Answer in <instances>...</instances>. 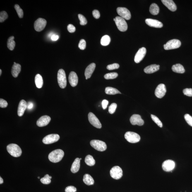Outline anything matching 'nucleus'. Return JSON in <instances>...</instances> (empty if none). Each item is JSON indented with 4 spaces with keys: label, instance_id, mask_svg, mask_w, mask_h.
Here are the masks:
<instances>
[{
    "label": "nucleus",
    "instance_id": "f257e3e1",
    "mask_svg": "<svg viewBox=\"0 0 192 192\" xmlns=\"http://www.w3.org/2000/svg\"><path fill=\"white\" fill-rule=\"evenodd\" d=\"M64 155V152L60 149L53 151L49 154V159L51 162L56 163L60 162Z\"/></svg>",
    "mask_w": 192,
    "mask_h": 192
},
{
    "label": "nucleus",
    "instance_id": "f03ea898",
    "mask_svg": "<svg viewBox=\"0 0 192 192\" xmlns=\"http://www.w3.org/2000/svg\"><path fill=\"white\" fill-rule=\"evenodd\" d=\"M6 149L9 153L14 157H18L21 155V149L16 144H9L7 146Z\"/></svg>",
    "mask_w": 192,
    "mask_h": 192
},
{
    "label": "nucleus",
    "instance_id": "7ed1b4c3",
    "mask_svg": "<svg viewBox=\"0 0 192 192\" xmlns=\"http://www.w3.org/2000/svg\"><path fill=\"white\" fill-rule=\"evenodd\" d=\"M57 80L58 84L61 88L64 89L67 85V79L66 73L64 70L60 69L57 74Z\"/></svg>",
    "mask_w": 192,
    "mask_h": 192
},
{
    "label": "nucleus",
    "instance_id": "20e7f679",
    "mask_svg": "<svg viewBox=\"0 0 192 192\" xmlns=\"http://www.w3.org/2000/svg\"><path fill=\"white\" fill-rule=\"evenodd\" d=\"M91 145L96 150L102 152L107 148V145L105 142L99 140H92L90 142Z\"/></svg>",
    "mask_w": 192,
    "mask_h": 192
},
{
    "label": "nucleus",
    "instance_id": "39448f33",
    "mask_svg": "<svg viewBox=\"0 0 192 192\" xmlns=\"http://www.w3.org/2000/svg\"><path fill=\"white\" fill-rule=\"evenodd\" d=\"M125 138L127 141L131 143H136L140 141V135L134 132L128 131L125 135Z\"/></svg>",
    "mask_w": 192,
    "mask_h": 192
},
{
    "label": "nucleus",
    "instance_id": "423d86ee",
    "mask_svg": "<svg viewBox=\"0 0 192 192\" xmlns=\"http://www.w3.org/2000/svg\"><path fill=\"white\" fill-rule=\"evenodd\" d=\"M115 23L120 31L125 32L127 30L128 26L125 19L120 16L116 17Z\"/></svg>",
    "mask_w": 192,
    "mask_h": 192
},
{
    "label": "nucleus",
    "instance_id": "0eeeda50",
    "mask_svg": "<svg viewBox=\"0 0 192 192\" xmlns=\"http://www.w3.org/2000/svg\"><path fill=\"white\" fill-rule=\"evenodd\" d=\"M181 45V41L177 39H173L168 42L164 45V49L165 50H170L178 49Z\"/></svg>",
    "mask_w": 192,
    "mask_h": 192
},
{
    "label": "nucleus",
    "instance_id": "6e6552de",
    "mask_svg": "<svg viewBox=\"0 0 192 192\" xmlns=\"http://www.w3.org/2000/svg\"><path fill=\"white\" fill-rule=\"evenodd\" d=\"M123 173L121 168L117 166L112 167L110 171L111 177L116 180L119 179L122 177Z\"/></svg>",
    "mask_w": 192,
    "mask_h": 192
},
{
    "label": "nucleus",
    "instance_id": "1a4fd4ad",
    "mask_svg": "<svg viewBox=\"0 0 192 192\" xmlns=\"http://www.w3.org/2000/svg\"><path fill=\"white\" fill-rule=\"evenodd\" d=\"M59 135L57 134H52L46 136L43 138L42 142L44 144L49 145L55 143L59 139Z\"/></svg>",
    "mask_w": 192,
    "mask_h": 192
},
{
    "label": "nucleus",
    "instance_id": "9d476101",
    "mask_svg": "<svg viewBox=\"0 0 192 192\" xmlns=\"http://www.w3.org/2000/svg\"><path fill=\"white\" fill-rule=\"evenodd\" d=\"M47 24L45 19L42 18L38 19L34 23V27L36 31L40 32L43 30Z\"/></svg>",
    "mask_w": 192,
    "mask_h": 192
},
{
    "label": "nucleus",
    "instance_id": "9b49d317",
    "mask_svg": "<svg viewBox=\"0 0 192 192\" xmlns=\"http://www.w3.org/2000/svg\"><path fill=\"white\" fill-rule=\"evenodd\" d=\"M117 12L118 14L125 19L129 20L131 18V13L127 8L118 7L117 9Z\"/></svg>",
    "mask_w": 192,
    "mask_h": 192
},
{
    "label": "nucleus",
    "instance_id": "f8f14e48",
    "mask_svg": "<svg viewBox=\"0 0 192 192\" xmlns=\"http://www.w3.org/2000/svg\"><path fill=\"white\" fill-rule=\"evenodd\" d=\"M88 117L89 122L92 126L97 128H102V124H101L100 121L93 113H89Z\"/></svg>",
    "mask_w": 192,
    "mask_h": 192
},
{
    "label": "nucleus",
    "instance_id": "ddd939ff",
    "mask_svg": "<svg viewBox=\"0 0 192 192\" xmlns=\"http://www.w3.org/2000/svg\"><path fill=\"white\" fill-rule=\"evenodd\" d=\"M167 90L166 87L163 84H160L156 88L155 94L158 98H162L165 95Z\"/></svg>",
    "mask_w": 192,
    "mask_h": 192
},
{
    "label": "nucleus",
    "instance_id": "4468645a",
    "mask_svg": "<svg viewBox=\"0 0 192 192\" xmlns=\"http://www.w3.org/2000/svg\"><path fill=\"white\" fill-rule=\"evenodd\" d=\"M146 49L145 47L140 48L135 55L134 59L135 62L138 63L141 61L146 54Z\"/></svg>",
    "mask_w": 192,
    "mask_h": 192
},
{
    "label": "nucleus",
    "instance_id": "2eb2a0df",
    "mask_svg": "<svg viewBox=\"0 0 192 192\" xmlns=\"http://www.w3.org/2000/svg\"><path fill=\"white\" fill-rule=\"evenodd\" d=\"M175 167V163L172 160H166L164 161L162 164L163 170L167 172L172 171Z\"/></svg>",
    "mask_w": 192,
    "mask_h": 192
},
{
    "label": "nucleus",
    "instance_id": "dca6fc26",
    "mask_svg": "<svg viewBox=\"0 0 192 192\" xmlns=\"http://www.w3.org/2000/svg\"><path fill=\"white\" fill-rule=\"evenodd\" d=\"M130 121L133 125H138L141 126L143 125L144 121L142 119L141 116L138 114H134L131 116L130 119Z\"/></svg>",
    "mask_w": 192,
    "mask_h": 192
},
{
    "label": "nucleus",
    "instance_id": "f3484780",
    "mask_svg": "<svg viewBox=\"0 0 192 192\" xmlns=\"http://www.w3.org/2000/svg\"><path fill=\"white\" fill-rule=\"evenodd\" d=\"M145 22L147 25L150 27L155 28H162L163 27L162 23L157 20L147 19L145 20Z\"/></svg>",
    "mask_w": 192,
    "mask_h": 192
},
{
    "label": "nucleus",
    "instance_id": "a211bd4d",
    "mask_svg": "<svg viewBox=\"0 0 192 192\" xmlns=\"http://www.w3.org/2000/svg\"><path fill=\"white\" fill-rule=\"evenodd\" d=\"M51 117L47 115L43 116L39 119L37 121V126L42 127L47 126L51 121Z\"/></svg>",
    "mask_w": 192,
    "mask_h": 192
},
{
    "label": "nucleus",
    "instance_id": "6ab92c4d",
    "mask_svg": "<svg viewBox=\"0 0 192 192\" xmlns=\"http://www.w3.org/2000/svg\"><path fill=\"white\" fill-rule=\"evenodd\" d=\"M78 78L77 74L74 72H71L69 76V83L72 87L76 86L77 85Z\"/></svg>",
    "mask_w": 192,
    "mask_h": 192
},
{
    "label": "nucleus",
    "instance_id": "aec40b11",
    "mask_svg": "<svg viewBox=\"0 0 192 192\" xmlns=\"http://www.w3.org/2000/svg\"><path fill=\"white\" fill-rule=\"evenodd\" d=\"M161 1L163 4L171 11H175L177 9V7L175 3L172 0H162Z\"/></svg>",
    "mask_w": 192,
    "mask_h": 192
},
{
    "label": "nucleus",
    "instance_id": "412c9836",
    "mask_svg": "<svg viewBox=\"0 0 192 192\" xmlns=\"http://www.w3.org/2000/svg\"><path fill=\"white\" fill-rule=\"evenodd\" d=\"M27 107V104L25 100H22L19 104L18 114L19 116H22L23 115Z\"/></svg>",
    "mask_w": 192,
    "mask_h": 192
},
{
    "label": "nucleus",
    "instance_id": "4be33fe9",
    "mask_svg": "<svg viewBox=\"0 0 192 192\" xmlns=\"http://www.w3.org/2000/svg\"><path fill=\"white\" fill-rule=\"evenodd\" d=\"M96 64L95 63H92L89 65L86 68L85 72V75L86 79L87 80L91 77L92 73L95 69Z\"/></svg>",
    "mask_w": 192,
    "mask_h": 192
},
{
    "label": "nucleus",
    "instance_id": "5701e85b",
    "mask_svg": "<svg viewBox=\"0 0 192 192\" xmlns=\"http://www.w3.org/2000/svg\"><path fill=\"white\" fill-rule=\"evenodd\" d=\"M160 66L155 64H152L145 67L144 69L145 72L147 74H151L158 71Z\"/></svg>",
    "mask_w": 192,
    "mask_h": 192
},
{
    "label": "nucleus",
    "instance_id": "b1692460",
    "mask_svg": "<svg viewBox=\"0 0 192 192\" xmlns=\"http://www.w3.org/2000/svg\"><path fill=\"white\" fill-rule=\"evenodd\" d=\"M21 70V66L18 63L14 64L11 69V74L13 77L16 78Z\"/></svg>",
    "mask_w": 192,
    "mask_h": 192
},
{
    "label": "nucleus",
    "instance_id": "393cba45",
    "mask_svg": "<svg viewBox=\"0 0 192 192\" xmlns=\"http://www.w3.org/2000/svg\"><path fill=\"white\" fill-rule=\"evenodd\" d=\"M80 159L79 158L75 159L74 162L72 164L71 168V171L73 173H75L78 172L79 170L80 167Z\"/></svg>",
    "mask_w": 192,
    "mask_h": 192
},
{
    "label": "nucleus",
    "instance_id": "a878e982",
    "mask_svg": "<svg viewBox=\"0 0 192 192\" xmlns=\"http://www.w3.org/2000/svg\"><path fill=\"white\" fill-rule=\"evenodd\" d=\"M172 70L174 72L178 73H184L185 72L184 67L180 64L174 65L172 67Z\"/></svg>",
    "mask_w": 192,
    "mask_h": 192
},
{
    "label": "nucleus",
    "instance_id": "bb28decb",
    "mask_svg": "<svg viewBox=\"0 0 192 192\" xmlns=\"http://www.w3.org/2000/svg\"><path fill=\"white\" fill-rule=\"evenodd\" d=\"M83 181L84 183L88 186L93 185L94 183L93 178L89 174H85L84 175Z\"/></svg>",
    "mask_w": 192,
    "mask_h": 192
},
{
    "label": "nucleus",
    "instance_id": "cd10ccee",
    "mask_svg": "<svg viewBox=\"0 0 192 192\" xmlns=\"http://www.w3.org/2000/svg\"><path fill=\"white\" fill-rule=\"evenodd\" d=\"M35 83L36 86L39 89L42 88L43 85V80L42 77L39 74L36 75L35 76Z\"/></svg>",
    "mask_w": 192,
    "mask_h": 192
},
{
    "label": "nucleus",
    "instance_id": "c85d7f7f",
    "mask_svg": "<svg viewBox=\"0 0 192 192\" xmlns=\"http://www.w3.org/2000/svg\"><path fill=\"white\" fill-rule=\"evenodd\" d=\"M150 11L153 15H155L158 14L159 11V6L155 3H153L150 5Z\"/></svg>",
    "mask_w": 192,
    "mask_h": 192
},
{
    "label": "nucleus",
    "instance_id": "c756f323",
    "mask_svg": "<svg viewBox=\"0 0 192 192\" xmlns=\"http://www.w3.org/2000/svg\"><path fill=\"white\" fill-rule=\"evenodd\" d=\"M14 37L13 36L9 37L7 42V47L10 50L13 51L15 46V42L14 41Z\"/></svg>",
    "mask_w": 192,
    "mask_h": 192
},
{
    "label": "nucleus",
    "instance_id": "7c9ffc66",
    "mask_svg": "<svg viewBox=\"0 0 192 192\" xmlns=\"http://www.w3.org/2000/svg\"><path fill=\"white\" fill-rule=\"evenodd\" d=\"M105 93L109 95H115L117 94H121L117 89L111 87H107L105 88Z\"/></svg>",
    "mask_w": 192,
    "mask_h": 192
},
{
    "label": "nucleus",
    "instance_id": "2f4dec72",
    "mask_svg": "<svg viewBox=\"0 0 192 192\" xmlns=\"http://www.w3.org/2000/svg\"><path fill=\"white\" fill-rule=\"evenodd\" d=\"M85 162L87 165L92 166L95 165V160L92 155H89L86 157L85 159Z\"/></svg>",
    "mask_w": 192,
    "mask_h": 192
},
{
    "label": "nucleus",
    "instance_id": "473e14b6",
    "mask_svg": "<svg viewBox=\"0 0 192 192\" xmlns=\"http://www.w3.org/2000/svg\"><path fill=\"white\" fill-rule=\"evenodd\" d=\"M111 39L109 36L107 35H104L101 39L100 43L102 45L107 46L110 43Z\"/></svg>",
    "mask_w": 192,
    "mask_h": 192
},
{
    "label": "nucleus",
    "instance_id": "72a5a7b5",
    "mask_svg": "<svg viewBox=\"0 0 192 192\" xmlns=\"http://www.w3.org/2000/svg\"><path fill=\"white\" fill-rule=\"evenodd\" d=\"M52 176H49V175L46 174L44 177L40 179V181L42 184H49L51 182V179L52 178Z\"/></svg>",
    "mask_w": 192,
    "mask_h": 192
},
{
    "label": "nucleus",
    "instance_id": "f704fd0d",
    "mask_svg": "<svg viewBox=\"0 0 192 192\" xmlns=\"http://www.w3.org/2000/svg\"><path fill=\"white\" fill-rule=\"evenodd\" d=\"M118 74L116 72L107 73L104 75V77L106 80L114 79L117 77Z\"/></svg>",
    "mask_w": 192,
    "mask_h": 192
},
{
    "label": "nucleus",
    "instance_id": "c9c22d12",
    "mask_svg": "<svg viewBox=\"0 0 192 192\" xmlns=\"http://www.w3.org/2000/svg\"><path fill=\"white\" fill-rule=\"evenodd\" d=\"M14 8L19 18H23L24 15V12L23 10L21 9L20 6L18 4H15V5Z\"/></svg>",
    "mask_w": 192,
    "mask_h": 192
},
{
    "label": "nucleus",
    "instance_id": "e433bc0d",
    "mask_svg": "<svg viewBox=\"0 0 192 192\" xmlns=\"http://www.w3.org/2000/svg\"><path fill=\"white\" fill-rule=\"evenodd\" d=\"M151 117L155 122L160 128H162L163 127V124L157 116L154 115H151Z\"/></svg>",
    "mask_w": 192,
    "mask_h": 192
},
{
    "label": "nucleus",
    "instance_id": "4c0bfd02",
    "mask_svg": "<svg viewBox=\"0 0 192 192\" xmlns=\"http://www.w3.org/2000/svg\"><path fill=\"white\" fill-rule=\"evenodd\" d=\"M79 19L80 20V24L81 25H85L87 23V20L85 17L81 14L78 15Z\"/></svg>",
    "mask_w": 192,
    "mask_h": 192
},
{
    "label": "nucleus",
    "instance_id": "58836bf2",
    "mask_svg": "<svg viewBox=\"0 0 192 192\" xmlns=\"http://www.w3.org/2000/svg\"><path fill=\"white\" fill-rule=\"evenodd\" d=\"M8 17V15L6 11L1 12V13H0V22L2 23L7 19Z\"/></svg>",
    "mask_w": 192,
    "mask_h": 192
},
{
    "label": "nucleus",
    "instance_id": "ea45409f",
    "mask_svg": "<svg viewBox=\"0 0 192 192\" xmlns=\"http://www.w3.org/2000/svg\"><path fill=\"white\" fill-rule=\"evenodd\" d=\"M117 104L115 103L111 104L110 106H109V112L111 114H113L115 111L116 108H117Z\"/></svg>",
    "mask_w": 192,
    "mask_h": 192
},
{
    "label": "nucleus",
    "instance_id": "a19ab883",
    "mask_svg": "<svg viewBox=\"0 0 192 192\" xmlns=\"http://www.w3.org/2000/svg\"><path fill=\"white\" fill-rule=\"evenodd\" d=\"M184 118L187 123L190 126L192 127V117L188 114L185 115Z\"/></svg>",
    "mask_w": 192,
    "mask_h": 192
},
{
    "label": "nucleus",
    "instance_id": "79ce46f5",
    "mask_svg": "<svg viewBox=\"0 0 192 192\" xmlns=\"http://www.w3.org/2000/svg\"><path fill=\"white\" fill-rule=\"evenodd\" d=\"M86 47V43L84 39L80 40L78 44V47L81 50H84Z\"/></svg>",
    "mask_w": 192,
    "mask_h": 192
},
{
    "label": "nucleus",
    "instance_id": "37998d69",
    "mask_svg": "<svg viewBox=\"0 0 192 192\" xmlns=\"http://www.w3.org/2000/svg\"><path fill=\"white\" fill-rule=\"evenodd\" d=\"M119 65L117 63H114V64L108 65L107 69L109 70L117 69L119 68Z\"/></svg>",
    "mask_w": 192,
    "mask_h": 192
},
{
    "label": "nucleus",
    "instance_id": "c03bdc74",
    "mask_svg": "<svg viewBox=\"0 0 192 192\" xmlns=\"http://www.w3.org/2000/svg\"><path fill=\"white\" fill-rule=\"evenodd\" d=\"M183 92L185 95L188 96V97H192V88H186L184 89L183 90Z\"/></svg>",
    "mask_w": 192,
    "mask_h": 192
},
{
    "label": "nucleus",
    "instance_id": "a18cd8bd",
    "mask_svg": "<svg viewBox=\"0 0 192 192\" xmlns=\"http://www.w3.org/2000/svg\"><path fill=\"white\" fill-rule=\"evenodd\" d=\"M77 188L75 186H70L67 187L65 188V192H76Z\"/></svg>",
    "mask_w": 192,
    "mask_h": 192
},
{
    "label": "nucleus",
    "instance_id": "49530a36",
    "mask_svg": "<svg viewBox=\"0 0 192 192\" xmlns=\"http://www.w3.org/2000/svg\"><path fill=\"white\" fill-rule=\"evenodd\" d=\"M8 105V102L6 100L2 99H0V107L1 108H6Z\"/></svg>",
    "mask_w": 192,
    "mask_h": 192
},
{
    "label": "nucleus",
    "instance_id": "de8ad7c7",
    "mask_svg": "<svg viewBox=\"0 0 192 192\" xmlns=\"http://www.w3.org/2000/svg\"><path fill=\"white\" fill-rule=\"evenodd\" d=\"M67 30L68 31L70 32V33H73V32H74L75 31L76 28H75L74 26L72 24H70L68 25Z\"/></svg>",
    "mask_w": 192,
    "mask_h": 192
},
{
    "label": "nucleus",
    "instance_id": "09e8293b",
    "mask_svg": "<svg viewBox=\"0 0 192 192\" xmlns=\"http://www.w3.org/2000/svg\"><path fill=\"white\" fill-rule=\"evenodd\" d=\"M92 15L94 18L96 19H98L100 18V14L98 11L97 10H94L92 11Z\"/></svg>",
    "mask_w": 192,
    "mask_h": 192
},
{
    "label": "nucleus",
    "instance_id": "8fccbe9b",
    "mask_svg": "<svg viewBox=\"0 0 192 192\" xmlns=\"http://www.w3.org/2000/svg\"><path fill=\"white\" fill-rule=\"evenodd\" d=\"M108 101L107 100H104L102 101V105L103 109L105 110L107 108L108 104Z\"/></svg>",
    "mask_w": 192,
    "mask_h": 192
},
{
    "label": "nucleus",
    "instance_id": "3c124183",
    "mask_svg": "<svg viewBox=\"0 0 192 192\" xmlns=\"http://www.w3.org/2000/svg\"><path fill=\"white\" fill-rule=\"evenodd\" d=\"M59 36L56 35V34H53L52 36H51V39L52 41H56L59 39Z\"/></svg>",
    "mask_w": 192,
    "mask_h": 192
},
{
    "label": "nucleus",
    "instance_id": "603ef678",
    "mask_svg": "<svg viewBox=\"0 0 192 192\" xmlns=\"http://www.w3.org/2000/svg\"><path fill=\"white\" fill-rule=\"evenodd\" d=\"M34 104L32 102H29L27 104V108L28 110H31L33 108Z\"/></svg>",
    "mask_w": 192,
    "mask_h": 192
},
{
    "label": "nucleus",
    "instance_id": "864d4df0",
    "mask_svg": "<svg viewBox=\"0 0 192 192\" xmlns=\"http://www.w3.org/2000/svg\"><path fill=\"white\" fill-rule=\"evenodd\" d=\"M3 180L1 177H0V184H3Z\"/></svg>",
    "mask_w": 192,
    "mask_h": 192
},
{
    "label": "nucleus",
    "instance_id": "5fc2aeb1",
    "mask_svg": "<svg viewBox=\"0 0 192 192\" xmlns=\"http://www.w3.org/2000/svg\"><path fill=\"white\" fill-rule=\"evenodd\" d=\"M1 73H2V71H1V69H0V75H1Z\"/></svg>",
    "mask_w": 192,
    "mask_h": 192
},
{
    "label": "nucleus",
    "instance_id": "6e6d98bb",
    "mask_svg": "<svg viewBox=\"0 0 192 192\" xmlns=\"http://www.w3.org/2000/svg\"><path fill=\"white\" fill-rule=\"evenodd\" d=\"M114 21H115V18L114 19Z\"/></svg>",
    "mask_w": 192,
    "mask_h": 192
},
{
    "label": "nucleus",
    "instance_id": "4d7b16f0",
    "mask_svg": "<svg viewBox=\"0 0 192 192\" xmlns=\"http://www.w3.org/2000/svg\"><path fill=\"white\" fill-rule=\"evenodd\" d=\"M38 178H39V179H40V177H39V176H38Z\"/></svg>",
    "mask_w": 192,
    "mask_h": 192
},
{
    "label": "nucleus",
    "instance_id": "13d9d810",
    "mask_svg": "<svg viewBox=\"0 0 192 192\" xmlns=\"http://www.w3.org/2000/svg\"><path fill=\"white\" fill-rule=\"evenodd\" d=\"M80 160H82V158H80Z\"/></svg>",
    "mask_w": 192,
    "mask_h": 192
}]
</instances>
